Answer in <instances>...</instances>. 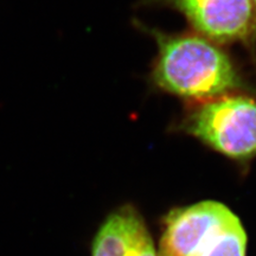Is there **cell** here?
Segmentation results:
<instances>
[{
	"instance_id": "obj_1",
	"label": "cell",
	"mask_w": 256,
	"mask_h": 256,
	"mask_svg": "<svg viewBox=\"0 0 256 256\" xmlns=\"http://www.w3.org/2000/svg\"><path fill=\"white\" fill-rule=\"evenodd\" d=\"M150 34L158 44L152 80L162 90L202 102L236 92L241 86L235 64L218 44L196 32Z\"/></svg>"
},
{
	"instance_id": "obj_2",
	"label": "cell",
	"mask_w": 256,
	"mask_h": 256,
	"mask_svg": "<svg viewBox=\"0 0 256 256\" xmlns=\"http://www.w3.org/2000/svg\"><path fill=\"white\" fill-rule=\"evenodd\" d=\"M159 256H247V232L226 204L198 202L165 217Z\"/></svg>"
},
{
	"instance_id": "obj_3",
	"label": "cell",
	"mask_w": 256,
	"mask_h": 256,
	"mask_svg": "<svg viewBox=\"0 0 256 256\" xmlns=\"http://www.w3.org/2000/svg\"><path fill=\"white\" fill-rule=\"evenodd\" d=\"M194 104L182 120L183 132L235 162L255 158V98L232 92Z\"/></svg>"
},
{
	"instance_id": "obj_4",
	"label": "cell",
	"mask_w": 256,
	"mask_h": 256,
	"mask_svg": "<svg viewBox=\"0 0 256 256\" xmlns=\"http://www.w3.org/2000/svg\"><path fill=\"white\" fill-rule=\"evenodd\" d=\"M180 12L196 34L216 44H249L256 34L250 0H147Z\"/></svg>"
},
{
	"instance_id": "obj_5",
	"label": "cell",
	"mask_w": 256,
	"mask_h": 256,
	"mask_svg": "<svg viewBox=\"0 0 256 256\" xmlns=\"http://www.w3.org/2000/svg\"><path fill=\"white\" fill-rule=\"evenodd\" d=\"M92 256H156L147 224L136 208L124 206L104 220L92 241Z\"/></svg>"
},
{
	"instance_id": "obj_6",
	"label": "cell",
	"mask_w": 256,
	"mask_h": 256,
	"mask_svg": "<svg viewBox=\"0 0 256 256\" xmlns=\"http://www.w3.org/2000/svg\"><path fill=\"white\" fill-rule=\"evenodd\" d=\"M252 6H254V10H255V14H256V0H250Z\"/></svg>"
}]
</instances>
